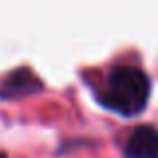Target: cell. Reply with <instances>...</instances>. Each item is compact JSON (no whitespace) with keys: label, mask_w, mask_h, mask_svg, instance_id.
Instances as JSON below:
<instances>
[{"label":"cell","mask_w":158,"mask_h":158,"mask_svg":"<svg viewBox=\"0 0 158 158\" xmlns=\"http://www.w3.org/2000/svg\"><path fill=\"white\" fill-rule=\"evenodd\" d=\"M150 94V80L140 68L118 66L108 76V86L102 102L124 116H134L142 112Z\"/></svg>","instance_id":"cell-1"},{"label":"cell","mask_w":158,"mask_h":158,"mask_svg":"<svg viewBox=\"0 0 158 158\" xmlns=\"http://www.w3.org/2000/svg\"><path fill=\"white\" fill-rule=\"evenodd\" d=\"M126 158H158V130L138 126L126 142Z\"/></svg>","instance_id":"cell-2"},{"label":"cell","mask_w":158,"mask_h":158,"mask_svg":"<svg viewBox=\"0 0 158 158\" xmlns=\"http://www.w3.org/2000/svg\"><path fill=\"white\" fill-rule=\"evenodd\" d=\"M38 88H40V82L36 80V76L30 70L22 68V70H14L4 80V84L0 86V96L16 98V96H24V94H32Z\"/></svg>","instance_id":"cell-3"}]
</instances>
